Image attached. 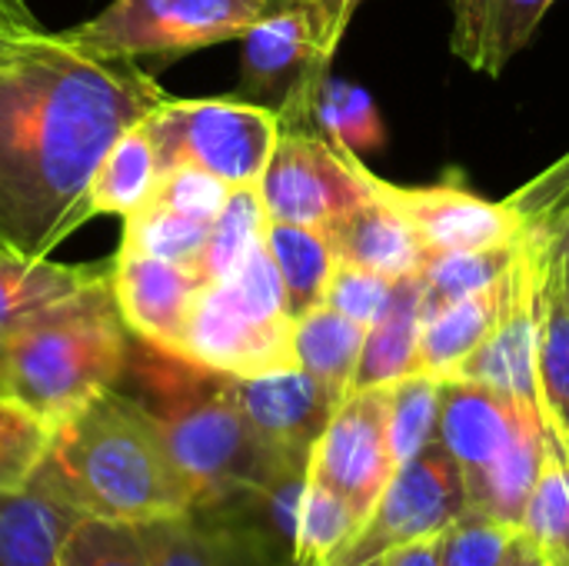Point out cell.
Returning a JSON list of instances; mask_svg holds the SVG:
<instances>
[{
  "label": "cell",
  "instance_id": "46",
  "mask_svg": "<svg viewBox=\"0 0 569 566\" xmlns=\"http://www.w3.org/2000/svg\"><path fill=\"white\" fill-rule=\"evenodd\" d=\"M547 257H560V260L567 264V270H569V234L563 237V244H560V247H557L553 254H547ZM547 257H537V260H547Z\"/></svg>",
  "mask_w": 569,
  "mask_h": 566
},
{
  "label": "cell",
  "instance_id": "48",
  "mask_svg": "<svg viewBox=\"0 0 569 566\" xmlns=\"http://www.w3.org/2000/svg\"><path fill=\"white\" fill-rule=\"evenodd\" d=\"M550 566H569L567 560H550Z\"/></svg>",
  "mask_w": 569,
  "mask_h": 566
},
{
  "label": "cell",
  "instance_id": "36",
  "mask_svg": "<svg viewBox=\"0 0 569 566\" xmlns=\"http://www.w3.org/2000/svg\"><path fill=\"white\" fill-rule=\"evenodd\" d=\"M520 527L540 544L547 560L569 564V460L553 437Z\"/></svg>",
  "mask_w": 569,
  "mask_h": 566
},
{
  "label": "cell",
  "instance_id": "25",
  "mask_svg": "<svg viewBox=\"0 0 569 566\" xmlns=\"http://www.w3.org/2000/svg\"><path fill=\"white\" fill-rule=\"evenodd\" d=\"M363 340L367 324H357L320 304L293 320V364L343 400L353 390Z\"/></svg>",
  "mask_w": 569,
  "mask_h": 566
},
{
  "label": "cell",
  "instance_id": "3",
  "mask_svg": "<svg viewBox=\"0 0 569 566\" xmlns=\"http://www.w3.org/2000/svg\"><path fill=\"white\" fill-rule=\"evenodd\" d=\"M33 480L83 517L130 527L193 510L157 424L123 387L107 390L53 430L50 454Z\"/></svg>",
  "mask_w": 569,
  "mask_h": 566
},
{
  "label": "cell",
  "instance_id": "43",
  "mask_svg": "<svg viewBox=\"0 0 569 566\" xmlns=\"http://www.w3.org/2000/svg\"><path fill=\"white\" fill-rule=\"evenodd\" d=\"M373 566H443L440 537H427V540H413V544L393 547L390 554H383Z\"/></svg>",
  "mask_w": 569,
  "mask_h": 566
},
{
  "label": "cell",
  "instance_id": "38",
  "mask_svg": "<svg viewBox=\"0 0 569 566\" xmlns=\"http://www.w3.org/2000/svg\"><path fill=\"white\" fill-rule=\"evenodd\" d=\"M60 566H153V560L137 527L80 517L60 550Z\"/></svg>",
  "mask_w": 569,
  "mask_h": 566
},
{
  "label": "cell",
  "instance_id": "20",
  "mask_svg": "<svg viewBox=\"0 0 569 566\" xmlns=\"http://www.w3.org/2000/svg\"><path fill=\"white\" fill-rule=\"evenodd\" d=\"M553 3L557 0H453V53L467 67L500 77Z\"/></svg>",
  "mask_w": 569,
  "mask_h": 566
},
{
  "label": "cell",
  "instance_id": "16",
  "mask_svg": "<svg viewBox=\"0 0 569 566\" xmlns=\"http://www.w3.org/2000/svg\"><path fill=\"white\" fill-rule=\"evenodd\" d=\"M537 407V264L520 247L517 287L493 334L450 374ZM540 410V407H537Z\"/></svg>",
  "mask_w": 569,
  "mask_h": 566
},
{
  "label": "cell",
  "instance_id": "7",
  "mask_svg": "<svg viewBox=\"0 0 569 566\" xmlns=\"http://www.w3.org/2000/svg\"><path fill=\"white\" fill-rule=\"evenodd\" d=\"M263 13L260 0H113L63 37L107 60L180 57L243 37Z\"/></svg>",
  "mask_w": 569,
  "mask_h": 566
},
{
  "label": "cell",
  "instance_id": "31",
  "mask_svg": "<svg viewBox=\"0 0 569 566\" xmlns=\"http://www.w3.org/2000/svg\"><path fill=\"white\" fill-rule=\"evenodd\" d=\"M517 257H520V240L503 244V247L430 254L420 270L423 290H427V310L497 287L517 267Z\"/></svg>",
  "mask_w": 569,
  "mask_h": 566
},
{
  "label": "cell",
  "instance_id": "14",
  "mask_svg": "<svg viewBox=\"0 0 569 566\" xmlns=\"http://www.w3.org/2000/svg\"><path fill=\"white\" fill-rule=\"evenodd\" d=\"M537 414L540 410L533 404L513 400L483 384L447 377L437 440L457 460L463 484L470 487L510 450V444Z\"/></svg>",
  "mask_w": 569,
  "mask_h": 566
},
{
  "label": "cell",
  "instance_id": "19",
  "mask_svg": "<svg viewBox=\"0 0 569 566\" xmlns=\"http://www.w3.org/2000/svg\"><path fill=\"white\" fill-rule=\"evenodd\" d=\"M110 264H53L0 250V334L73 304L97 284L110 280Z\"/></svg>",
  "mask_w": 569,
  "mask_h": 566
},
{
  "label": "cell",
  "instance_id": "34",
  "mask_svg": "<svg viewBox=\"0 0 569 566\" xmlns=\"http://www.w3.org/2000/svg\"><path fill=\"white\" fill-rule=\"evenodd\" d=\"M210 227H213L210 220H200V217H190L167 203L147 200L137 214L123 217L120 250H137L147 257L197 267L203 244L210 237Z\"/></svg>",
  "mask_w": 569,
  "mask_h": 566
},
{
  "label": "cell",
  "instance_id": "42",
  "mask_svg": "<svg viewBox=\"0 0 569 566\" xmlns=\"http://www.w3.org/2000/svg\"><path fill=\"white\" fill-rule=\"evenodd\" d=\"M363 0H297L293 7H300L310 23H313V33H317V43H320V57L327 63H333V53L350 27V17L357 13Z\"/></svg>",
  "mask_w": 569,
  "mask_h": 566
},
{
  "label": "cell",
  "instance_id": "6",
  "mask_svg": "<svg viewBox=\"0 0 569 566\" xmlns=\"http://www.w3.org/2000/svg\"><path fill=\"white\" fill-rule=\"evenodd\" d=\"M160 173L200 167L230 187H257L280 137V117L240 97L173 100L143 117Z\"/></svg>",
  "mask_w": 569,
  "mask_h": 566
},
{
  "label": "cell",
  "instance_id": "24",
  "mask_svg": "<svg viewBox=\"0 0 569 566\" xmlns=\"http://www.w3.org/2000/svg\"><path fill=\"white\" fill-rule=\"evenodd\" d=\"M153 566H287L270 564L233 527L190 510L137 527Z\"/></svg>",
  "mask_w": 569,
  "mask_h": 566
},
{
  "label": "cell",
  "instance_id": "11",
  "mask_svg": "<svg viewBox=\"0 0 569 566\" xmlns=\"http://www.w3.org/2000/svg\"><path fill=\"white\" fill-rule=\"evenodd\" d=\"M393 474L387 387L350 390L313 444L310 477L337 490L367 520Z\"/></svg>",
  "mask_w": 569,
  "mask_h": 566
},
{
  "label": "cell",
  "instance_id": "45",
  "mask_svg": "<svg viewBox=\"0 0 569 566\" xmlns=\"http://www.w3.org/2000/svg\"><path fill=\"white\" fill-rule=\"evenodd\" d=\"M27 20H33V13L23 7V0H0V27H13Z\"/></svg>",
  "mask_w": 569,
  "mask_h": 566
},
{
  "label": "cell",
  "instance_id": "40",
  "mask_svg": "<svg viewBox=\"0 0 569 566\" xmlns=\"http://www.w3.org/2000/svg\"><path fill=\"white\" fill-rule=\"evenodd\" d=\"M393 287H397V280H390L383 274H373V270L337 260L333 277H330L327 294H323V304L333 307L337 314L370 327L387 310V304L393 297Z\"/></svg>",
  "mask_w": 569,
  "mask_h": 566
},
{
  "label": "cell",
  "instance_id": "39",
  "mask_svg": "<svg viewBox=\"0 0 569 566\" xmlns=\"http://www.w3.org/2000/svg\"><path fill=\"white\" fill-rule=\"evenodd\" d=\"M520 527L480 510H467L453 527L440 534L443 566H500Z\"/></svg>",
  "mask_w": 569,
  "mask_h": 566
},
{
  "label": "cell",
  "instance_id": "22",
  "mask_svg": "<svg viewBox=\"0 0 569 566\" xmlns=\"http://www.w3.org/2000/svg\"><path fill=\"white\" fill-rule=\"evenodd\" d=\"M80 517L40 480L0 490V566H60V550Z\"/></svg>",
  "mask_w": 569,
  "mask_h": 566
},
{
  "label": "cell",
  "instance_id": "29",
  "mask_svg": "<svg viewBox=\"0 0 569 566\" xmlns=\"http://www.w3.org/2000/svg\"><path fill=\"white\" fill-rule=\"evenodd\" d=\"M520 227V247L530 257L553 254L569 234V153L507 197Z\"/></svg>",
  "mask_w": 569,
  "mask_h": 566
},
{
  "label": "cell",
  "instance_id": "15",
  "mask_svg": "<svg viewBox=\"0 0 569 566\" xmlns=\"http://www.w3.org/2000/svg\"><path fill=\"white\" fill-rule=\"evenodd\" d=\"M203 280L193 267L147 257L137 250H117L113 257V297L127 330L163 350H180L183 324Z\"/></svg>",
  "mask_w": 569,
  "mask_h": 566
},
{
  "label": "cell",
  "instance_id": "41",
  "mask_svg": "<svg viewBox=\"0 0 569 566\" xmlns=\"http://www.w3.org/2000/svg\"><path fill=\"white\" fill-rule=\"evenodd\" d=\"M230 190H233L230 183H223L220 177H213L200 167H173V170L160 173L150 200L213 224L217 214L223 210V203L230 200Z\"/></svg>",
  "mask_w": 569,
  "mask_h": 566
},
{
  "label": "cell",
  "instance_id": "5",
  "mask_svg": "<svg viewBox=\"0 0 569 566\" xmlns=\"http://www.w3.org/2000/svg\"><path fill=\"white\" fill-rule=\"evenodd\" d=\"M177 354L223 377H260L293 367V317L263 240L227 280L203 284Z\"/></svg>",
  "mask_w": 569,
  "mask_h": 566
},
{
  "label": "cell",
  "instance_id": "32",
  "mask_svg": "<svg viewBox=\"0 0 569 566\" xmlns=\"http://www.w3.org/2000/svg\"><path fill=\"white\" fill-rule=\"evenodd\" d=\"M263 227H267V210H263L260 190L233 187L230 200L217 214L210 237L203 244V254L193 267L200 274V280L203 284L227 280L243 264V257L263 240Z\"/></svg>",
  "mask_w": 569,
  "mask_h": 566
},
{
  "label": "cell",
  "instance_id": "10",
  "mask_svg": "<svg viewBox=\"0 0 569 566\" xmlns=\"http://www.w3.org/2000/svg\"><path fill=\"white\" fill-rule=\"evenodd\" d=\"M240 100L260 103L280 117L283 130H313V100L330 77L310 17L300 7L263 13L243 37Z\"/></svg>",
  "mask_w": 569,
  "mask_h": 566
},
{
  "label": "cell",
  "instance_id": "26",
  "mask_svg": "<svg viewBox=\"0 0 569 566\" xmlns=\"http://www.w3.org/2000/svg\"><path fill=\"white\" fill-rule=\"evenodd\" d=\"M263 244L277 264V274L283 280L287 310L290 317H303L307 310L323 304L327 284L337 267V254L330 247V237L317 227L300 224H280L267 217Z\"/></svg>",
  "mask_w": 569,
  "mask_h": 566
},
{
  "label": "cell",
  "instance_id": "28",
  "mask_svg": "<svg viewBox=\"0 0 569 566\" xmlns=\"http://www.w3.org/2000/svg\"><path fill=\"white\" fill-rule=\"evenodd\" d=\"M157 180H160L157 150L140 120L137 127L120 133V140L100 160L93 183H90V214L130 217L150 200Z\"/></svg>",
  "mask_w": 569,
  "mask_h": 566
},
{
  "label": "cell",
  "instance_id": "18",
  "mask_svg": "<svg viewBox=\"0 0 569 566\" xmlns=\"http://www.w3.org/2000/svg\"><path fill=\"white\" fill-rule=\"evenodd\" d=\"M537 407L569 460V270L560 257L537 260Z\"/></svg>",
  "mask_w": 569,
  "mask_h": 566
},
{
  "label": "cell",
  "instance_id": "30",
  "mask_svg": "<svg viewBox=\"0 0 569 566\" xmlns=\"http://www.w3.org/2000/svg\"><path fill=\"white\" fill-rule=\"evenodd\" d=\"M360 527H363V517L337 490L307 477L300 517H297L293 566L333 564L360 534Z\"/></svg>",
  "mask_w": 569,
  "mask_h": 566
},
{
  "label": "cell",
  "instance_id": "35",
  "mask_svg": "<svg viewBox=\"0 0 569 566\" xmlns=\"http://www.w3.org/2000/svg\"><path fill=\"white\" fill-rule=\"evenodd\" d=\"M440 404H443V380L430 374H410L387 387L390 447H393L397 467L437 440Z\"/></svg>",
  "mask_w": 569,
  "mask_h": 566
},
{
  "label": "cell",
  "instance_id": "44",
  "mask_svg": "<svg viewBox=\"0 0 569 566\" xmlns=\"http://www.w3.org/2000/svg\"><path fill=\"white\" fill-rule=\"evenodd\" d=\"M500 566H550V560H547V554L540 550V544H537L530 534H523V527H520L517 540L510 544V550H507V557L500 560Z\"/></svg>",
  "mask_w": 569,
  "mask_h": 566
},
{
  "label": "cell",
  "instance_id": "23",
  "mask_svg": "<svg viewBox=\"0 0 569 566\" xmlns=\"http://www.w3.org/2000/svg\"><path fill=\"white\" fill-rule=\"evenodd\" d=\"M427 314L423 277H400L387 310L367 327L360 367L353 377V390L390 387L410 374H420V334Z\"/></svg>",
  "mask_w": 569,
  "mask_h": 566
},
{
  "label": "cell",
  "instance_id": "49",
  "mask_svg": "<svg viewBox=\"0 0 569 566\" xmlns=\"http://www.w3.org/2000/svg\"><path fill=\"white\" fill-rule=\"evenodd\" d=\"M287 566H293V564H287ZM327 566H343V564H337V560H333V564H327ZM367 566H373V564H367Z\"/></svg>",
  "mask_w": 569,
  "mask_h": 566
},
{
  "label": "cell",
  "instance_id": "2",
  "mask_svg": "<svg viewBox=\"0 0 569 566\" xmlns=\"http://www.w3.org/2000/svg\"><path fill=\"white\" fill-rule=\"evenodd\" d=\"M120 387L137 397L157 424L167 454L193 497V510L227 504L283 464H310L280 457L257 437L230 390V377L137 340L133 334Z\"/></svg>",
  "mask_w": 569,
  "mask_h": 566
},
{
  "label": "cell",
  "instance_id": "33",
  "mask_svg": "<svg viewBox=\"0 0 569 566\" xmlns=\"http://www.w3.org/2000/svg\"><path fill=\"white\" fill-rule=\"evenodd\" d=\"M313 130L320 137H327L333 147L350 150V153H363V150H377L387 140L380 110L373 103V97L340 77H327L317 90L313 100Z\"/></svg>",
  "mask_w": 569,
  "mask_h": 566
},
{
  "label": "cell",
  "instance_id": "27",
  "mask_svg": "<svg viewBox=\"0 0 569 566\" xmlns=\"http://www.w3.org/2000/svg\"><path fill=\"white\" fill-rule=\"evenodd\" d=\"M547 447H550V430H547L543 417L537 414L520 430V437L510 444V450L480 480H473L467 487L470 510H480V514H490L497 520H507V524L520 527L527 500H530L533 484L540 477Z\"/></svg>",
  "mask_w": 569,
  "mask_h": 566
},
{
  "label": "cell",
  "instance_id": "21",
  "mask_svg": "<svg viewBox=\"0 0 569 566\" xmlns=\"http://www.w3.org/2000/svg\"><path fill=\"white\" fill-rule=\"evenodd\" d=\"M513 287H517V267L490 290L427 310L423 334H420V374L447 380L493 334V327L500 324V317L513 300Z\"/></svg>",
  "mask_w": 569,
  "mask_h": 566
},
{
  "label": "cell",
  "instance_id": "12",
  "mask_svg": "<svg viewBox=\"0 0 569 566\" xmlns=\"http://www.w3.org/2000/svg\"><path fill=\"white\" fill-rule=\"evenodd\" d=\"M230 390L257 437L290 460H310L313 444L340 407V397L297 364L260 377H230Z\"/></svg>",
  "mask_w": 569,
  "mask_h": 566
},
{
  "label": "cell",
  "instance_id": "1",
  "mask_svg": "<svg viewBox=\"0 0 569 566\" xmlns=\"http://www.w3.org/2000/svg\"><path fill=\"white\" fill-rule=\"evenodd\" d=\"M163 100L137 60L87 53L37 20L0 27V250L43 260L77 234L100 160Z\"/></svg>",
  "mask_w": 569,
  "mask_h": 566
},
{
  "label": "cell",
  "instance_id": "4",
  "mask_svg": "<svg viewBox=\"0 0 569 566\" xmlns=\"http://www.w3.org/2000/svg\"><path fill=\"white\" fill-rule=\"evenodd\" d=\"M130 330L110 280L67 307L0 334V397L27 407L53 430L120 387Z\"/></svg>",
  "mask_w": 569,
  "mask_h": 566
},
{
  "label": "cell",
  "instance_id": "8",
  "mask_svg": "<svg viewBox=\"0 0 569 566\" xmlns=\"http://www.w3.org/2000/svg\"><path fill=\"white\" fill-rule=\"evenodd\" d=\"M373 177L317 130H280L257 190L270 220L327 230L373 197Z\"/></svg>",
  "mask_w": 569,
  "mask_h": 566
},
{
  "label": "cell",
  "instance_id": "17",
  "mask_svg": "<svg viewBox=\"0 0 569 566\" xmlns=\"http://www.w3.org/2000/svg\"><path fill=\"white\" fill-rule=\"evenodd\" d=\"M323 234L330 237V247L340 264H353L390 280L420 274L430 257V250L423 247L410 220L400 214V207L377 190V177L373 197L347 210Z\"/></svg>",
  "mask_w": 569,
  "mask_h": 566
},
{
  "label": "cell",
  "instance_id": "47",
  "mask_svg": "<svg viewBox=\"0 0 569 566\" xmlns=\"http://www.w3.org/2000/svg\"><path fill=\"white\" fill-rule=\"evenodd\" d=\"M263 7H267V13H273V10H283V7H293L297 0H260Z\"/></svg>",
  "mask_w": 569,
  "mask_h": 566
},
{
  "label": "cell",
  "instance_id": "9",
  "mask_svg": "<svg viewBox=\"0 0 569 566\" xmlns=\"http://www.w3.org/2000/svg\"><path fill=\"white\" fill-rule=\"evenodd\" d=\"M470 510L467 484L457 460L440 440L397 467L383 497L363 520L360 534L337 557L343 566L377 564L393 547L440 537Z\"/></svg>",
  "mask_w": 569,
  "mask_h": 566
},
{
  "label": "cell",
  "instance_id": "37",
  "mask_svg": "<svg viewBox=\"0 0 569 566\" xmlns=\"http://www.w3.org/2000/svg\"><path fill=\"white\" fill-rule=\"evenodd\" d=\"M53 444V427L27 407L0 397V490H20L33 480Z\"/></svg>",
  "mask_w": 569,
  "mask_h": 566
},
{
  "label": "cell",
  "instance_id": "13",
  "mask_svg": "<svg viewBox=\"0 0 569 566\" xmlns=\"http://www.w3.org/2000/svg\"><path fill=\"white\" fill-rule=\"evenodd\" d=\"M377 190L400 207V214L410 220L430 254L503 247L520 240V227L507 200H483L460 183L397 187L377 177Z\"/></svg>",
  "mask_w": 569,
  "mask_h": 566
}]
</instances>
